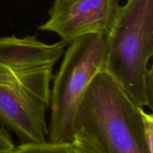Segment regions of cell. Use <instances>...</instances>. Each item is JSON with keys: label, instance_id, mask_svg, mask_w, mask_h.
<instances>
[{"label": "cell", "instance_id": "cell-1", "mask_svg": "<svg viewBox=\"0 0 153 153\" xmlns=\"http://www.w3.org/2000/svg\"><path fill=\"white\" fill-rule=\"evenodd\" d=\"M67 46L36 36L0 37V125L21 143L46 141L53 69Z\"/></svg>", "mask_w": 153, "mask_h": 153}, {"label": "cell", "instance_id": "cell-5", "mask_svg": "<svg viewBox=\"0 0 153 153\" xmlns=\"http://www.w3.org/2000/svg\"><path fill=\"white\" fill-rule=\"evenodd\" d=\"M120 7L118 0H54L38 29L55 33L67 45L90 34L108 36Z\"/></svg>", "mask_w": 153, "mask_h": 153}, {"label": "cell", "instance_id": "cell-10", "mask_svg": "<svg viewBox=\"0 0 153 153\" xmlns=\"http://www.w3.org/2000/svg\"><path fill=\"white\" fill-rule=\"evenodd\" d=\"M127 1H128V0H127Z\"/></svg>", "mask_w": 153, "mask_h": 153}, {"label": "cell", "instance_id": "cell-6", "mask_svg": "<svg viewBox=\"0 0 153 153\" xmlns=\"http://www.w3.org/2000/svg\"><path fill=\"white\" fill-rule=\"evenodd\" d=\"M71 144H58L49 143H21L15 146L10 153H70Z\"/></svg>", "mask_w": 153, "mask_h": 153}, {"label": "cell", "instance_id": "cell-7", "mask_svg": "<svg viewBox=\"0 0 153 153\" xmlns=\"http://www.w3.org/2000/svg\"><path fill=\"white\" fill-rule=\"evenodd\" d=\"M71 146L72 153H108L91 136L82 130L76 131Z\"/></svg>", "mask_w": 153, "mask_h": 153}, {"label": "cell", "instance_id": "cell-9", "mask_svg": "<svg viewBox=\"0 0 153 153\" xmlns=\"http://www.w3.org/2000/svg\"><path fill=\"white\" fill-rule=\"evenodd\" d=\"M70 153H72V146H71V152H70Z\"/></svg>", "mask_w": 153, "mask_h": 153}, {"label": "cell", "instance_id": "cell-3", "mask_svg": "<svg viewBox=\"0 0 153 153\" xmlns=\"http://www.w3.org/2000/svg\"><path fill=\"white\" fill-rule=\"evenodd\" d=\"M153 0H128L108 36L104 70L139 107L153 106Z\"/></svg>", "mask_w": 153, "mask_h": 153}, {"label": "cell", "instance_id": "cell-4", "mask_svg": "<svg viewBox=\"0 0 153 153\" xmlns=\"http://www.w3.org/2000/svg\"><path fill=\"white\" fill-rule=\"evenodd\" d=\"M50 95L48 142L72 144L75 118L91 81L104 70L108 36L90 34L68 44Z\"/></svg>", "mask_w": 153, "mask_h": 153}, {"label": "cell", "instance_id": "cell-2", "mask_svg": "<svg viewBox=\"0 0 153 153\" xmlns=\"http://www.w3.org/2000/svg\"><path fill=\"white\" fill-rule=\"evenodd\" d=\"M105 70L91 81L75 118V130L91 136L108 153H153L142 111Z\"/></svg>", "mask_w": 153, "mask_h": 153}, {"label": "cell", "instance_id": "cell-8", "mask_svg": "<svg viewBox=\"0 0 153 153\" xmlns=\"http://www.w3.org/2000/svg\"><path fill=\"white\" fill-rule=\"evenodd\" d=\"M14 147L13 139L8 131L0 126V153H10Z\"/></svg>", "mask_w": 153, "mask_h": 153}]
</instances>
